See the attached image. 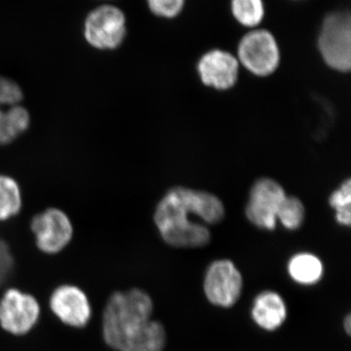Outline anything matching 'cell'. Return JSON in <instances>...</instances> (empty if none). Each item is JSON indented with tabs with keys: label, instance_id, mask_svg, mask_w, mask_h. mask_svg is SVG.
Instances as JSON below:
<instances>
[{
	"label": "cell",
	"instance_id": "9c48e42d",
	"mask_svg": "<svg viewBox=\"0 0 351 351\" xmlns=\"http://www.w3.org/2000/svg\"><path fill=\"white\" fill-rule=\"evenodd\" d=\"M286 197L285 191L278 182L270 179L258 180L251 189L247 218L258 228L274 230L279 209Z\"/></svg>",
	"mask_w": 351,
	"mask_h": 351
},
{
	"label": "cell",
	"instance_id": "ba28073f",
	"mask_svg": "<svg viewBox=\"0 0 351 351\" xmlns=\"http://www.w3.org/2000/svg\"><path fill=\"white\" fill-rule=\"evenodd\" d=\"M40 306L34 295L9 289L0 301V325L10 334L21 336L38 323Z\"/></svg>",
	"mask_w": 351,
	"mask_h": 351
},
{
	"label": "cell",
	"instance_id": "4fadbf2b",
	"mask_svg": "<svg viewBox=\"0 0 351 351\" xmlns=\"http://www.w3.org/2000/svg\"><path fill=\"white\" fill-rule=\"evenodd\" d=\"M252 318L265 331H276L287 318V306L283 298L274 291H263L255 298Z\"/></svg>",
	"mask_w": 351,
	"mask_h": 351
},
{
	"label": "cell",
	"instance_id": "ac0fdd59",
	"mask_svg": "<svg viewBox=\"0 0 351 351\" xmlns=\"http://www.w3.org/2000/svg\"><path fill=\"white\" fill-rule=\"evenodd\" d=\"M304 219V207L295 197H286L279 209L277 221H280L287 230H295L301 228Z\"/></svg>",
	"mask_w": 351,
	"mask_h": 351
},
{
	"label": "cell",
	"instance_id": "5bb4252c",
	"mask_svg": "<svg viewBox=\"0 0 351 351\" xmlns=\"http://www.w3.org/2000/svg\"><path fill=\"white\" fill-rule=\"evenodd\" d=\"M323 263L311 253H300L291 258L288 272L291 278L301 285L311 286L319 282L323 276Z\"/></svg>",
	"mask_w": 351,
	"mask_h": 351
},
{
	"label": "cell",
	"instance_id": "7a4b0ae2",
	"mask_svg": "<svg viewBox=\"0 0 351 351\" xmlns=\"http://www.w3.org/2000/svg\"><path fill=\"white\" fill-rule=\"evenodd\" d=\"M191 216L215 225L225 217V208L211 193L186 188L170 189L154 214L157 230L166 243L176 248H198L209 243L211 233L207 226L191 221Z\"/></svg>",
	"mask_w": 351,
	"mask_h": 351
},
{
	"label": "cell",
	"instance_id": "7c38bea8",
	"mask_svg": "<svg viewBox=\"0 0 351 351\" xmlns=\"http://www.w3.org/2000/svg\"><path fill=\"white\" fill-rule=\"evenodd\" d=\"M197 69L204 84L216 89L226 90L237 82L239 64L230 53L216 49L203 55Z\"/></svg>",
	"mask_w": 351,
	"mask_h": 351
},
{
	"label": "cell",
	"instance_id": "9a60e30c",
	"mask_svg": "<svg viewBox=\"0 0 351 351\" xmlns=\"http://www.w3.org/2000/svg\"><path fill=\"white\" fill-rule=\"evenodd\" d=\"M22 208L19 184L8 176L0 175V221L12 218Z\"/></svg>",
	"mask_w": 351,
	"mask_h": 351
},
{
	"label": "cell",
	"instance_id": "d6986e66",
	"mask_svg": "<svg viewBox=\"0 0 351 351\" xmlns=\"http://www.w3.org/2000/svg\"><path fill=\"white\" fill-rule=\"evenodd\" d=\"M184 0H147L149 8L157 16L174 18L181 13Z\"/></svg>",
	"mask_w": 351,
	"mask_h": 351
},
{
	"label": "cell",
	"instance_id": "277c9868",
	"mask_svg": "<svg viewBox=\"0 0 351 351\" xmlns=\"http://www.w3.org/2000/svg\"><path fill=\"white\" fill-rule=\"evenodd\" d=\"M203 288L212 304L228 308L239 302L243 290V277L232 261H215L208 267Z\"/></svg>",
	"mask_w": 351,
	"mask_h": 351
},
{
	"label": "cell",
	"instance_id": "30bf717a",
	"mask_svg": "<svg viewBox=\"0 0 351 351\" xmlns=\"http://www.w3.org/2000/svg\"><path fill=\"white\" fill-rule=\"evenodd\" d=\"M31 228L39 250L46 254L59 253L73 239L71 219L68 215L56 208H50L34 217Z\"/></svg>",
	"mask_w": 351,
	"mask_h": 351
},
{
	"label": "cell",
	"instance_id": "8992f818",
	"mask_svg": "<svg viewBox=\"0 0 351 351\" xmlns=\"http://www.w3.org/2000/svg\"><path fill=\"white\" fill-rule=\"evenodd\" d=\"M23 98L17 83L0 76V145L10 144L29 129L31 117L21 106Z\"/></svg>",
	"mask_w": 351,
	"mask_h": 351
},
{
	"label": "cell",
	"instance_id": "44dd1931",
	"mask_svg": "<svg viewBox=\"0 0 351 351\" xmlns=\"http://www.w3.org/2000/svg\"><path fill=\"white\" fill-rule=\"evenodd\" d=\"M343 328H345V331L346 334H351V316L350 314H348L346 316L345 319H343Z\"/></svg>",
	"mask_w": 351,
	"mask_h": 351
},
{
	"label": "cell",
	"instance_id": "ffe728a7",
	"mask_svg": "<svg viewBox=\"0 0 351 351\" xmlns=\"http://www.w3.org/2000/svg\"><path fill=\"white\" fill-rule=\"evenodd\" d=\"M14 269V258L5 240L0 239V286L8 280Z\"/></svg>",
	"mask_w": 351,
	"mask_h": 351
},
{
	"label": "cell",
	"instance_id": "3957f363",
	"mask_svg": "<svg viewBox=\"0 0 351 351\" xmlns=\"http://www.w3.org/2000/svg\"><path fill=\"white\" fill-rule=\"evenodd\" d=\"M319 50L325 63L339 71H348L351 66V21L348 13L328 15L321 27Z\"/></svg>",
	"mask_w": 351,
	"mask_h": 351
},
{
	"label": "cell",
	"instance_id": "52a82bcc",
	"mask_svg": "<svg viewBox=\"0 0 351 351\" xmlns=\"http://www.w3.org/2000/svg\"><path fill=\"white\" fill-rule=\"evenodd\" d=\"M84 34L88 43L95 48L115 49L125 38V16L117 7H99L88 16Z\"/></svg>",
	"mask_w": 351,
	"mask_h": 351
},
{
	"label": "cell",
	"instance_id": "5b68a950",
	"mask_svg": "<svg viewBox=\"0 0 351 351\" xmlns=\"http://www.w3.org/2000/svg\"><path fill=\"white\" fill-rule=\"evenodd\" d=\"M240 63L254 75L267 76L276 71L280 52L274 36L265 29L247 34L239 46Z\"/></svg>",
	"mask_w": 351,
	"mask_h": 351
},
{
	"label": "cell",
	"instance_id": "6da1fadb",
	"mask_svg": "<svg viewBox=\"0 0 351 351\" xmlns=\"http://www.w3.org/2000/svg\"><path fill=\"white\" fill-rule=\"evenodd\" d=\"M154 302L142 289L110 295L103 314V337L117 351H163L165 328L152 319Z\"/></svg>",
	"mask_w": 351,
	"mask_h": 351
},
{
	"label": "cell",
	"instance_id": "e0dca14e",
	"mask_svg": "<svg viewBox=\"0 0 351 351\" xmlns=\"http://www.w3.org/2000/svg\"><path fill=\"white\" fill-rule=\"evenodd\" d=\"M330 204L336 211V219L339 225L350 226L351 223V182L346 180L330 197Z\"/></svg>",
	"mask_w": 351,
	"mask_h": 351
},
{
	"label": "cell",
	"instance_id": "2e32d148",
	"mask_svg": "<svg viewBox=\"0 0 351 351\" xmlns=\"http://www.w3.org/2000/svg\"><path fill=\"white\" fill-rule=\"evenodd\" d=\"M232 10L235 19L245 27H256L265 16L263 0H232Z\"/></svg>",
	"mask_w": 351,
	"mask_h": 351
},
{
	"label": "cell",
	"instance_id": "8fae6325",
	"mask_svg": "<svg viewBox=\"0 0 351 351\" xmlns=\"http://www.w3.org/2000/svg\"><path fill=\"white\" fill-rule=\"evenodd\" d=\"M53 313L68 326H86L91 318V306L86 294L73 285H62L55 289L50 298Z\"/></svg>",
	"mask_w": 351,
	"mask_h": 351
}]
</instances>
